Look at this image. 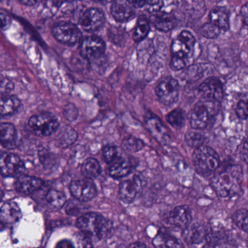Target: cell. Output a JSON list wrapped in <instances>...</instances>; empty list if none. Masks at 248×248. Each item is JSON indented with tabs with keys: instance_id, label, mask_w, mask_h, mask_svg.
<instances>
[{
	"instance_id": "1",
	"label": "cell",
	"mask_w": 248,
	"mask_h": 248,
	"mask_svg": "<svg viewBox=\"0 0 248 248\" xmlns=\"http://www.w3.org/2000/svg\"><path fill=\"white\" fill-rule=\"evenodd\" d=\"M243 170L238 165L227 167L221 173H217L211 180V186L218 196L232 198L241 191Z\"/></svg>"
},
{
	"instance_id": "2",
	"label": "cell",
	"mask_w": 248,
	"mask_h": 248,
	"mask_svg": "<svg viewBox=\"0 0 248 248\" xmlns=\"http://www.w3.org/2000/svg\"><path fill=\"white\" fill-rule=\"evenodd\" d=\"M77 226L85 235L95 237L99 240L109 238L113 234V223L95 213L81 215Z\"/></svg>"
},
{
	"instance_id": "3",
	"label": "cell",
	"mask_w": 248,
	"mask_h": 248,
	"mask_svg": "<svg viewBox=\"0 0 248 248\" xmlns=\"http://www.w3.org/2000/svg\"><path fill=\"white\" fill-rule=\"evenodd\" d=\"M195 170L202 176H209L219 166V157L215 150L206 146H201L194 151L192 156Z\"/></svg>"
},
{
	"instance_id": "4",
	"label": "cell",
	"mask_w": 248,
	"mask_h": 248,
	"mask_svg": "<svg viewBox=\"0 0 248 248\" xmlns=\"http://www.w3.org/2000/svg\"><path fill=\"white\" fill-rule=\"evenodd\" d=\"M29 125L37 136L46 137L53 134L59 128L57 118L49 113L33 115L29 121Z\"/></svg>"
},
{
	"instance_id": "5",
	"label": "cell",
	"mask_w": 248,
	"mask_h": 248,
	"mask_svg": "<svg viewBox=\"0 0 248 248\" xmlns=\"http://www.w3.org/2000/svg\"><path fill=\"white\" fill-rule=\"evenodd\" d=\"M52 32L56 40L69 46L78 43L81 38V31L77 25L71 22L61 21L55 23L52 27Z\"/></svg>"
},
{
	"instance_id": "6",
	"label": "cell",
	"mask_w": 248,
	"mask_h": 248,
	"mask_svg": "<svg viewBox=\"0 0 248 248\" xmlns=\"http://www.w3.org/2000/svg\"><path fill=\"white\" fill-rule=\"evenodd\" d=\"M106 42L97 36H87L80 45L79 52L81 56L92 62L101 59L106 51Z\"/></svg>"
},
{
	"instance_id": "7",
	"label": "cell",
	"mask_w": 248,
	"mask_h": 248,
	"mask_svg": "<svg viewBox=\"0 0 248 248\" xmlns=\"http://www.w3.org/2000/svg\"><path fill=\"white\" fill-rule=\"evenodd\" d=\"M155 94L160 103L166 106H171L177 101L179 98V83L172 77H166L157 84Z\"/></svg>"
},
{
	"instance_id": "8",
	"label": "cell",
	"mask_w": 248,
	"mask_h": 248,
	"mask_svg": "<svg viewBox=\"0 0 248 248\" xmlns=\"http://www.w3.org/2000/svg\"><path fill=\"white\" fill-rule=\"evenodd\" d=\"M214 102H199L189 114V123L193 129L202 130L208 126L211 112L214 108Z\"/></svg>"
},
{
	"instance_id": "9",
	"label": "cell",
	"mask_w": 248,
	"mask_h": 248,
	"mask_svg": "<svg viewBox=\"0 0 248 248\" xmlns=\"http://www.w3.org/2000/svg\"><path fill=\"white\" fill-rule=\"evenodd\" d=\"M71 195L78 201L89 202L97 195L95 185L90 179L74 181L70 185Z\"/></svg>"
},
{
	"instance_id": "10",
	"label": "cell",
	"mask_w": 248,
	"mask_h": 248,
	"mask_svg": "<svg viewBox=\"0 0 248 248\" xmlns=\"http://www.w3.org/2000/svg\"><path fill=\"white\" fill-rule=\"evenodd\" d=\"M201 97L207 101L219 103L224 97L222 84L217 78H209L198 87Z\"/></svg>"
},
{
	"instance_id": "11",
	"label": "cell",
	"mask_w": 248,
	"mask_h": 248,
	"mask_svg": "<svg viewBox=\"0 0 248 248\" xmlns=\"http://www.w3.org/2000/svg\"><path fill=\"white\" fill-rule=\"evenodd\" d=\"M106 21L104 13L97 8L86 10L80 16L78 23L84 31L94 32L100 29Z\"/></svg>"
},
{
	"instance_id": "12",
	"label": "cell",
	"mask_w": 248,
	"mask_h": 248,
	"mask_svg": "<svg viewBox=\"0 0 248 248\" xmlns=\"http://www.w3.org/2000/svg\"><path fill=\"white\" fill-rule=\"evenodd\" d=\"M145 123L150 133L158 142L163 144L170 142V135L169 130L157 116L154 115H147Z\"/></svg>"
},
{
	"instance_id": "13",
	"label": "cell",
	"mask_w": 248,
	"mask_h": 248,
	"mask_svg": "<svg viewBox=\"0 0 248 248\" xmlns=\"http://www.w3.org/2000/svg\"><path fill=\"white\" fill-rule=\"evenodd\" d=\"M22 213L18 205L14 202H6L0 208V230L14 225L20 221Z\"/></svg>"
},
{
	"instance_id": "14",
	"label": "cell",
	"mask_w": 248,
	"mask_h": 248,
	"mask_svg": "<svg viewBox=\"0 0 248 248\" xmlns=\"http://www.w3.org/2000/svg\"><path fill=\"white\" fill-rule=\"evenodd\" d=\"M23 163L18 156L12 153H4L0 156V173L3 176L10 177L18 173Z\"/></svg>"
},
{
	"instance_id": "15",
	"label": "cell",
	"mask_w": 248,
	"mask_h": 248,
	"mask_svg": "<svg viewBox=\"0 0 248 248\" xmlns=\"http://www.w3.org/2000/svg\"><path fill=\"white\" fill-rule=\"evenodd\" d=\"M110 11L116 21L123 23L134 17L135 7L130 0H113Z\"/></svg>"
},
{
	"instance_id": "16",
	"label": "cell",
	"mask_w": 248,
	"mask_h": 248,
	"mask_svg": "<svg viewBox=\"0 0 248 248\" xmlns=\"http://www.w3.org/2000/svg\"><path fill=\"white\" fill-rule=\"evenodd\" d=\"M169 221L178 228H186L192 221V213L189 207L182 205L175 208L169 214Z\"/></svg>"
},
{
	"instance_id": "17",
	"label": "cell",
	"mask_w": 248,
	"mask_h": 248,
	"mask_svg": "<svg viewBox=\"0 0 248 248\" xmlns=\"http://www.w3.org/2000/svg\"><path fill=\"white\" fill-rule=\"evenodd\" d=\"M42 181L33 176L22 175L16 182V190L24 195H31L42 186Z\"/></svg>"
},
{
	"instance_id": "18",
	"label": "cell",
	"mask_w": 248,
	"mask_h": 248,
	"mask_svg": "<svg viewBox=\"0 0 248 248\" xmlns=\"http://www.w3.org/2000/svg\"><path fill=\"white\" fill-rule=\"evenodd\" d=\"M140 187L141 182L136 176L133 181H124L119 186V198L125 203H131L135 199Z\"/></svg>"
},
{
	"instance_id": "19",
	"label": "cell",
	"mask_w": 248,
	"mask_h": 248,
	"mask_svg": "<svg viewBox=\"0 0 248 248\" xmlns=\"http://www.w3.org/2000/svg\"><path fill=\"white\" fill-rule=\"evenodd\" d=\"M150 22L157 30L168 32L176 26V18L171 13L160 11L152 14Z\"/></svg>"
},
{
	"instance_id": "20",
	"label": "cell",
	"mask_w": 248,
	"mask_h": 248,
	"mask_svg": "<svg viewBox=\"0 0 248 248\" xmlns=\"http://www.w3.org/2000/svg\"><path fill=\"white\" fill-rule=\"evenodd\" d=\"M182 237L189 245H197L202 243L206 237V231L204 227L198 223L189 224L184 229Z\"/></svg>"
},
{
	"instance_id": "21",
	"label": "cell",
	"mask_w": 248,
	"mask_h": 248,
	"mask_svg": "<svg viewBox=\"0 0 248 248\" xmlns=\"http://www.w3.org/2000/svg\"><path fill=\"white\" fill-rule=\"evenodd\" d=\"M17 134L16 128L10 123L0 124V143L4 148L13 149L17 145Z\"/></svg>"
},
{
	"instance_id": "22",
	"label": "cell",
	"mask_w": 248,
	"mask_h": 248,
	"mask_svg": "<svg viewBox=\"0 0 248 248\" xmlns=\"http://www.w3.org/2000/svg\"><path fill=\"white\" fill-rule=\"evenodd\" d=\"M21 106L20 100L16 96L6 95L0 96V117L12 116L18 112Z\"/></svg>"
},
{
	"instance_id": "23",
	"label": "cell",
	"mask_w": 248,
	"mask_h": 248,
	"mask_svg": "<svg viewBox=\"0 0 248 248\" xmlns=\"http://www.w3.org/2000/svg\"><path fill=\"white\" fill-rule=\"evenodd\" d=\"M210 22L218 26L221 31L228 30L230 28L229 15L227 10L222 7H216L209 14Z\"/></svg>"
},
{
	"instance_id": "24",
	"label": "cell",
	"mask_w": 248,
	"mask_h": 248,
	"mask_svg": "<svg viewBox=\"0 0 248 248\" xmlns=\"http://www.w3.org/2000/svg\"><path fill=\"white\" fill-rule=\"evenodd\" d=\"M109 167V173L110 176L114 179H122L125 177L131 170V165L129 162L124 159L123 157H117Z\"/></svg>"
},
{
	"instance_id": "25",
	"label": "cell",
	"mask_w": 248,
	"mask_h": 248,
	"mask_svg": "<svg viewBox=\"0 0 248 248\" xmlns=\"http://www.w3.org/2000/svg\"><path fill=\"white\" fill-rule=\"evenodd\" d=\"M194 48L184 42L180 38L177 37L173 39L170 46L172 55L179 57L186 60L189 58L193 52Z\"/></svg>"
},
{
	"instance_id": "26",
	"label": "cell",
	"mask_w": 248,
	"mask_h": 248,
	"mask_svg": "<svg viewBox=\"0 0 248 248\" xmlns=\"http://www.w3.org/2000/svg\"><path fill=\"white\" fill-rule=\"evenodd\" d=\"M150 20L145 16H140L137 20V26L133 32V39L135 42L144 40L150 30Z\"/></svg>"
},
{
	"instance_id": "27",
	"label": "cell",
	"mask_w": 248,
	"mask_h": 248,
	"mask_svg": "<svg viewBox=\"0 0 248 248\" xmlns=\"http://www.w3.org/2000/svg\"><path fill=\"white\" fill-rule=\"evenodd\" d=\"M100 173H101V167L95 159H87L81 166V173L86 179H95L100 174Z\"/></svg>"
},
{
	"instance_id": "28",
	"label": "cell",
	"mask_w": 248,
	"mask_h": 248,
	"mask_svg": "<svg viewBox=\"0 0 248 248\" xmlns=\"http://www.w3.org/2000/svg\"><path fill=\"white\" fill-rule=\"evenodd\" d=\"M46 201L51 208L59 209L65 205L66 202V198L62 192L55 189H51L46 194Z\"/></svg>"
},
{
	"instance_id": "29",
	"label": "cell",
	"mask_w": 248,
	"mask_h": 248,
	"mask_svg": "<svg viewBox=\"0 0 248 248\" xmlns=\"http://www.w3.org/2000/svg\"><path fill=\"white\" fill-rule=\"evenodd\" d=\"M153 244L159 248H179L182 245L174 237L165 234H160L153 240Z\"/></svg>"
},
{
	"instance_id": "30",
	"label": "cell",
	"mask_w": 248,
	"mask_h": 248,
	"mask_svg": "<svg viewBox=\"0 0 248 248\" xmlns=\"http://www.w3.org/2000/svg\"><path fill=\"white\" fill-rule=\"evenodd\" d=\"M168 122L175 128H181L185 123V113L180 109L171 111L166 116Z\"/></svg>"
},
{
	"instance_id": "31",
	"label": "cell",
	"mask_w": 248,
	"mask_h": 248,
	"mask_svg": "<svg viewBox=\"0 0 248 248\" xmlns=\"http://www.w3.org/2000/svg\"><path fill=\"white\" fill-rule=\"evenodd\" d=\"M232 219L238 228L245 232L248 233V211L247 210H237L233 214Z\"/></svg>"
},
{
	"instance_id": "32",
	"label": "cell",
	"mask_w": 248,
	"mask_h": 248,
	"mask_svg": "<svg viewBox=\"0 0 248 248\" xmlns=\"http://www.w3.org/2000/svg\"><path fill=\"white\" fill-rule=\"evenodd\" d=\"M199 32L204 37L208 38V39H215L219 36L221 30L218 26H216L211 22H209V23H205L203 26H201Z\"/></svg>"
},
{
	"instance_id": "33",
	"label": "cell",
	"mask_w": 248,
	"mask_h": 248,
	"mask_svg": "<svg viewBox=\"0 0 248 248\" xmlns=\"http://www.w3.org/2000/svg\"><path fill=\"white\" fill-rule=\"evenodd\" d=\"M185 141L189 147L197 149L202 146L205 141V137L200 132L189 131L185 135Z\"/></svg>"
},
{
	"instance_id": "34",
	"label": "cell",
	"mask_w": 248,
	"mask_h": 248,
	"mask_svg": "<svg viewBox=\"0 0 248 248\" xmlns=\"http://www.w3.org/2000/svg\"><path fill=\"white\" fill-rule=\"evenodd\" d=\"M77 139V133L73 128L67 127L62 131L60 137L61 145L63 147H67L73 144Z\"/></svg>"
},
{
	"instance_id": "35",
	"label": "cell",
	"mask_w": 248,
	"mask_h": 248,
	"mask_svg": "<svg viewBox=\"0 0 248 248\" xmlns=\"http://www.w3.org/2000/svg\"><path fill=\"white\" fill-rule=\"evenodd\" d=\"M123 147L127 151L137 152L144 148V144L141 140L134 137H128L123 141Z\"/></svg>"
},
{
	"instance_id": "36",
	"label": "cell",
	"mask_w": 248,
	"mask_h": 248,
	"mask_svg": "<svg viewBox=\"0 0 248 248\" xmlns=\"http://www.w3.org/2000/svg\"><path fill=\"white\" fill-rule=\"evenodd\" d=\"M14 89V84L13 82L0 74V96H6L11 93Z\"/></svg>"
},
{
	"instance_id": "37",
	"label": "cell",
	"mask_w": 248,
	"mask_h": 248,
	"mask_svg": "<svg viewBox=\"0 0 248 248\" xmlns=\"http://www.w3.org/2000/svg\"><path fill=\"white\" fill-rule=\"evenodd\" d=\"M103 160L106 163L110 164L118 157V149L114 146H108L103 150Z\"/></svg>"
},
{
	"instance_id": "38",
	"label": "cell",
	"mask_w": 248,
	"mask_h": 248,
	"mask_svg": "<svg viewBox=\"0 0 248 248\" xmlns=\"http://www.w3.org/2000/svg\"><path fill=\"white\" fill-rule=\"evenodd\" d=\"M236 113L240 119H246L248 118V100H242L239 102Z\"/></svg>"
},
{
	"instance_id": "39",
	"label": "cell",
	"mask_w": 248,
	"mask_h": 248,
	"mask_svg": "<svg viewBox=\"0 0 248 248\" xmlns=\"http://www.w3.org/2000/svg\"><path fill=\"white\" fill-rule=\"evenodd\" d=\"M186 66V61L183 58L172 55L170 61V67L173 71H179Z\"/></svg>"
},
{
	"instance_id": "40",
	"label": "cell",
	"mask_w": 248,
	"mask_h": 248,
	"mask_svg": "<svg viewBox=\"0 0 248 248\" xmlns=\"http://www.w3.org/2000/svg\"><path fill=\"white\" fill-rule=\"evenodd\" d=\"M147 10L151 14L160 12L163 6V0H147Z\"/></svg>"
},
{
	"instance_id": "41",
	"label": "cell",
	"mask_w": 248,
	"mask_h": 248,
	"mask_svg": "<svg viewBox=\"0 0 248 248\" xmlns=\"http://www.w3.org/2000/svg\"><path fill=\"white\" fill-rule=\"evenodd\" d=\"M81 211V206L75 201H71L65 206V212L71 215H77Z\"/></svg>"
},
{
	"instance_id": "42",
	"label": "cell",
	"mask_w": 248,
	"mask_h": 248,
	"mask_svg": "<svg viewBox=\"0 0 248 248\" xmlns=\"http://www.w3.org/2000/svg\"><path fill=\"white\" fill-rule=\"evenodd\" d=\"M178 37L180 38L182 40H183L184 42L187 43L188 45H190L192 48H195V42H196V40H195V36L192 35V33L188 32V31H182L180 33H179Z\"/></svg>"
},
{
	"instance_id": "43",
	"label": "cell",
	"mask_w": 248,
	"mask_h": 248,
	"mask_svg": "<svg viewBox=\"0 0 248 248\" xmlns=\"http://www.w3.org/2000/svg\"><path fill=\"white\" fill-rule=\"evenodd\" d=\"M108 36L112 42H119V41H122L124 37V33H122L120 29L116 27H112L109 29Z\"/></svg>"
},
{
	"instance_id": "44",
	"label": "cell",
	"mask_w": 248,
	"mask_h": 248,
	"mask_svg": "<svg viewBox=\"0 0 248 248\" xmlns=\"http://www.w3.org/2000/svg\"><path fill=\"white\" fill-rule=\"evenodd\" d=\"M78 110L72 104L68 105L65 109V116L69 121H74L78 116Z\"/></svg>"
},
{
	"instance_id": "45",
	"label": "cell",
	"mask_w": 248,
	"mask_h": 248,
	"mask_svg": "<svg viewBox=\"0 0 248 248\" xmlns=\"http://www.w3.org/2000/svg\"><path fill=\"white\" fill-rule=\"evenodd\" d=\"M12 23V19L8 15L0 13V28L3 30H6L10 27Z\"/></svg>"
},
{
	"instance_id": "46",
	"label": "cell",
	"mask_w": 248,
	"mask_h": 248,
	"mask_svg": "<svg viewBox=\"0 0 248 248\" xmlns=\"http://www.w3.org/2000/svg\"><path fill=\"white\" fill-rule=\"evenodd\" d=\"M240 15H241L243 23L248 26V2L242 7L241 10H240Z\"/></svg>"
},
{
	"instance_id": "47",
	"label": "cell",
	"mask_w": 248,
	"mask_h": 248,
	"mask_svg": "<svg viewBox=\"0 0 248 248\" xmlns=\"http://www.w3.org/2000/svg\"><path fill=\"white\" fill-rule=\"evenodd\" d=\"M241 157L246 163H248V139L245 141L242 147Z\"/></svg>"
},
{
	"instance_id": "48",
	"label": "cell",
	"mask_w": 248,
	"mask_h": 248,
	"mask_svg": "<svg viewBox=\"0 0 248 248\" xmlns=\"http://www.w3.org/2000/svg\"><path fill=\"white\" fill-rule=\"evenodd\" d=\"M135 8H141L147 4V0H130Z\"/></svg>"
},
{
	"instance_id": "49",
	"label": "cell",
	"mask_w": 248,
	"mask_h": 248,
	"mask_svg": "<svg viewBox=\"0 0 248 248\" xmlns=\"http://www.w3.org/2000/svg\"><path fill=\"white\" fill-rule=\"evenodd\" d=\"M20 3L26 6H34L39 2V0H18Z\"/></svg>"
},
{
	"instance_id": "50",
	"label": "cell",
	"mask_w": 248,
	"mask_h": 248,
	"mask_svg": "<svg viewBox=\"0 0 248 248\" xmlns=\"http://www.w3.org/2000/svg\"><path fill=\"white\" fill-rule=\"evenodd\" d=\"M57 247L59 248H68V247H72V245L69 243V242H61L57 246Z\"/></svg>"
},
{
	"instance_id": "51",
	"label": "cell",
	"mask_w": 248,
	"mask_h": 248,
	"mask_svg": "<svg viewBox=\"0 0 248 248\" xmlns=\"http://www.w3.org/2000/svg\"><path fill=\"white\" fill-rule=\"evenodd\" d=\"M129 247H145V246L143 244H140V243H134V244L130 245Z\"/></svg>"
},
{
	"instance_id": "52",
	"label": "cell",
	"mask_w": 248,
	"mask_h": 248,
	"mask_svg": "<svg viewBox=\"0 0 248 248\" xmlns=\"http://www.w3.org/2000/svg\"><path fill=\"white\" fill-rule=\"evenodd\" d=\"M94 1H97V2H103V1H108L109 0H93Z\"/></svg>"
},
{
	"instance_id": "53",
	"label": "cell",
	"mask_w": 248,
	"mask_h": 248,
	"mask_svg": "<svg viewBox=\"0 0 248 248\" xmlns=\"http://www.w3.org/2000/svg\"><path fill=\"white\" fill-rule=\"evenodd\" d=\"M3 196H4V194H3L2 191L0 189V200L2 199Z\"/></svg>"
}]
</instances>
